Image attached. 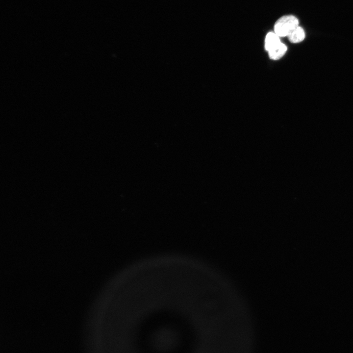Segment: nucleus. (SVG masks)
Returning a JSON list of instances; mask_svg holds the SVG:
<instances>
[{
    "label": "nucleus",
    "mask_w": 353,
    "mask_h": 353,
    "mask_svg": "<svg viewBox=\"0 0 353 353\" xmlns=\"http://www.w3.org/2000/svg\"><path fill=\"white\" fill-rule=\"evenodd\" d=\"M287 37L291 43H298L304 40L305 32L302 27L298 26L293 30Z\"/></svg>",
    "instance_id": "7ed1b4c3"
},
{
    "label": "nucleus",
    "mask_w": 353,
    "mask_h": 353,
    "mask_svg": "<svg viewBox=\"0 0 353 353\" xmlns=\"http://www.w3.org/2000/svg\"><path fill=\"white\" fill-rule=\"evenodd\" d=\"M286 46L280 43L278 46L268 51L270 58L273 60H278L282 57L287 51Z\"/></svg>",
    "instance_id": "20e7f679"
},
{
    "label": "nucleus",
    "mask_w": 353,
    "mask_h": 353,
    "mask_svg": "<svg viewBox=\"0 0 353 353\" xmlns=\"http://www.w3.org/2000/svg\"><path fill=\"white\" fill-rule=\"evenodd\" d=\"M299 26L298 19L293 15H285L279 18L274 25L275 33L279 37H286Z\"/></svg>",
    "instance_id": "f257e3e1"
},
{
    "label": "nucleus",
    "mask_w": 353,
    "mask_h": 353,
    "mask_svg": "<svg viewBox=\"0 0 353 353\" xmlns=\"http://www.w3.org/2000/svg\"><path fill=\"white\" fill-rule=\"evenodd\" d=\"M281 43L279 37L275 32H269L265 39V49L269 51Z\"/></svg>",
    "instance_id": "f03ea898"
}]
</instances>
